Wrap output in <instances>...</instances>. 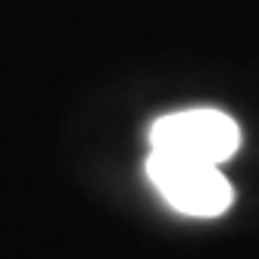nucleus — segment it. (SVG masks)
Masks as SVG:
<instances>
[{
    "label": "nucleus",
    "instance_id": "f257e3e1",
    "mask_svg": "<svg viewBox=\"0 0 259 259\" xmlns=\"http://www.w3.org/2000/svg\"><path fill=\"white\" fill-rule=\"evenodd\" d=\"M147 175H150V181L159 188L165 203L175 206L178 212H184V215L212 219V215H222L234 203L231 181L222 175V169L212 162L150 150Z\"/></svg>",
    "mask_w": 259,
    "mask_h": 259
},
{
    "label": "nucleus",
    "instance_id": "f03ea898",
    "mask_svg": "<svg viewBox=\"0 0 259 259\" xmlns=\"http://www.w3.org/2000/svg\"><path fill=\"white\" fill-rule=\"evenodd\" d=\"M150 147L162 153L222 165L240 147V128L219 109H184L162 116L150 128Z\"/></svg>",
    "mask_w": 259,
    "mask_h": 259
}]
</instances>
